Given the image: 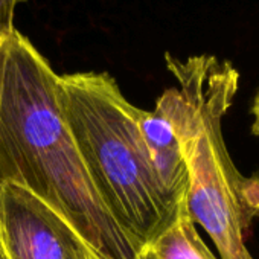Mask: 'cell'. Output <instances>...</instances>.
I'll return each mask as SVG.
<instances>
[{"label": "cell", "instance_id": "2", "mask_svg": "<svg viewBox=\"0 0 259 259\" xmlns=\"http://www.w3.org/2000/svg\"><path fill=\"white\" fill-rule=\"evenodd\" d=\"M177 87L156 105L171 120L188 172V209L213 242L218 259H254L247 236L259 217V174L244 176L223 136V119L239 89V72L229 60L165 54Z\"/></svg>", "mask_w": 259, "mask_h": 259}, {"label": "cell", "instance_id": "6", "mask_svg": "<svg viewBox=\"0 0 259 259\" xmlns=\"http://www.w3.org/2000/svg\"><path fill=\"white\" fill-rule=\"evenodd\" d=\"M138 259H218V256L201 239L189 213L186 197L174 220L141 248Z\"/></svg>", "mask_w": 259, "mask_h": 259}, {"label": "cell", "instance_id": "1", "mask_svg": "<svg viewBox=\"0 0 259 259\" xmlns=\"http://www.w3.org/2000/svg\"><path fill=\"white\" fill-rule=\"evenodd\" d=\"M49 203L101 259H138V248L101 201L60 101V75L16 26L0 38V182Z\"/></svg>", "mask_w": 259, "mask_h": 259}, {"label": "cell", "instance_id": "3", "mask_svg": "<svg viewBox=\"0 0 259 259\" xmlns=\"http://www.w3.org/2000/svg\"><path fill=\"white\" fill-rule=\"evenodd\" d=\"M60 101L101 201L139 254L188 194L177 198L165 188L139 132L138 107L111 75H60Z\"/></svg>", "mask_w": 259, "mask_h": 259}, {"label": "cell", "instance_id": "4", "mask_svg": "<svg viewBox=\"0 0 259 259\" xmlns=\"http://www.w3.org/2000/svg\"><path fill=\"white\" fill-rule=\"evenodd\" d=\"M0 227L8 259H101L64 215L11 180L0 182Z\"/></svg>", "mask_w": 259, "mask_h": 259}, {"label": "cell", "instance_id": "5", "mask_svg": "<svg viewBox=\"0 0 259 259\" xmlns=\"http://www.w3.org/2000/svg\"><path fill=\"white\" fill-rule=\"evenodd\" d=\"M136 117L142 139L165 188L177 198L185 197L188 194V172L171 120L157 105L153 111L138 108Z\"/></svg>", "mask_w": 259, "mask_h": 259}, {"label": "cell", "instance_id": "8", "mask_svg": "<svg viewBox=\"0 0 259 259\" xmlns=\"http://www.w3.org/2000/svg\"><path fill=\"white\" fill-rule=\"evenodd\" d=\"M251 116H253V123H251V133L259 138V89L256 90V95L253 98L251 104Z\"/></svg>", "mask_w": 259, "mask_h": 259}, {"label": "cell", "instance_id": "7", "mask_svg": "<svg viewBox=\"0 0 259 259\" xmlns=\"http://www.w3.org/2000/svg\"><path fill=\"white\" fill-rule=\"evenodd\" d=\"M26 0H0V38L14 28L16 10Z\"/></svg>", "mask_w": 259, "mask_h": 259}, {"label": "cell", "instance_id": "9", "mask_svg": "<svg viewBox=\"0 0 259 259\" xmlns=\"http://www.w3.org/2000/svg\"><path fill=\"white\" fill-rule=\"evenodd\" d=\"M0 259H8L5 244H4V236H2V227H0Z\"/></svg>", "mask_w": 259, "mask_h": 259}]
</instances>
